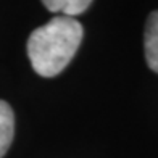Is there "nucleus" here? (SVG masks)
<instances>
[{
	"label": "nucleus",
	"instance_id": "f03ea898",
	"mask_svg": "<svg viewBox=\"0 0 158 158\" xmlns=\"http://www.w3.org/2000/svg\"><path fill=\"white\" fill-rule=\"evenodd\" d=\"M143 47H145V61L150 69L158 73V11L150 13L143 34Z\"/></svg>",
	"mask_w": 158,
	"mask_h": 158
},
{
	"label": "nucleus",
	"instance_id": "f257e3e1",
	"mask_svg": "<svg viewBox=\"0 0 158 158\" xmlns=\"http://www.w3.org/2000/svg\"><path fill=\"white\" fill-rule=\"evenodd\" d=\"M82 26L71 16H55L27 39V56L34 71L53 77L68 66L82 40Z\"/></svg>",
	"mask_w": 158,
	"mask_h": 158
},
{
	"label": "nucleus",
	"instance_id": "7ed1b4c3",
	"mask_svg": "<svg viewBox=\"0 0 158 158\" xmlns=\"http://www.w3.org/2000/svg\"><path fill=\"white\" fill-rule=\"evenodd\" d=\"M13 135H15V114L11 106L0 100V158H3L10 148Z\"/></svg>",
	"mask_w": 158,
	"mask_h": 158
},
{
	"label": "nucleus",
	"instance_id": "20e7f679",
	"mask_svg": "<svg viewBox=\"0 0 158 158\" xmlns=\"http://www.w3.org/2000/svg\"><path fill=\"white\" fill-rule=\"evenodd\" d=\"M45 8L63 16H76L89 8L92 0H42Z\"/></svg>",
	"mask_w": 158,
	"mask_h": 158
}]
</instances>
